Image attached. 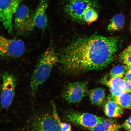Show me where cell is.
Returning a JSON list of instances; mask_svg holds the SVG:
<instances>
[{"mask_svg": "<svg viewBox=\"0 0 131 131\" xmlns=\"http://www.w3.org/2000/svg\"><path fill=\"white\" fill-rule=\"evenodd\" d=\"M118 42L117 38L100 35L80 38L64 49L58 62L69 74L102 70L113 61Z\"/></svg>", "mask_w": 131, "mask_h": 131, "instance_id": "6da1fadb", "label": "cell"}, {"mask_svg": "<svg viewBox=\"0 0 131 131\" xmlns=\"http://www.w3.org/2000/svg\"><path fill=\"white\" fill-rule=\"evenodd\" d=\"M59 58L53 47H50L42 55L31 78V94L34 97L38 88L48 78L52 69L59 62Z\"/></svg>", "mask_w": 131, "mask_h": 131, "instance_id": "7a4b0ae2", "label": "cell"}, {"mask_svg": "<svg viewBox=\"0 0 131 131\" xmlns=\"http://www.w3.org/2000/svg\"><path fill=\"white\" fill-rule=\"evenodd\" d=\"M98 4L95 0H69L66 4L64 9L70 18L78 22H83V15L89 7L96 8Z\"/></svg>", "mask_w": 131, "mask_h": 131, "instance_id": "3957f363", "label": "cell"}, {"mask_svg": "<svg viewBox=\"0 0 131 131\" xmlns=\"http://www.w3.org/2000/svg\"><path fill=\"white\" fill-rule=\"evenodd\" d=\"M88 84L87 82L77 81L68 83L65 86L62 96L69 103H79L87 94Z\"/></svg>", "mask_w": 131, "mask_h": 131, "instance_id": "277c9868", "label": "cell"}, {"mask_svg": "<svg viewBox=\"0 0 131 131\" xmlns=\"http://www.w3.org/2000/svg\"><path fill=\"white\" fill-rule=\"evenodd\" d=\"M14 14L15 27L17 32L24 33L32 30L35 27L34 14L25 5L19 6Z\"/></svg>", "mask_w": 131, "mask_h": 131, "instance_id": "5b68a950", "label": "cell"}, {"mask_svg": "<svg viewBox=\"0 0 131 131\" xmlns=\"http://www.w3.org/2000/svg\"><path fill=\"white\" fill-rule=\"evenodd\" d=\"M2 79L1 105L3 108L7 109L11 105L14 99L16 80L14 75L8 73L3 74Z\"/></svg>", "mask_w": 131, "mask_h": 131, "instance_id": "8992f818", "label": "cell"}, {"mask_svg": "<svg viewBox=\"0 0 131 131\" xmlns=\"http://www.w3.org/2000/svg\"><path fill=\"white\" fill-rule=\"evenodd\" d=\"M64 118L68 122L88 129L94 126L104 118L89 113L70 111L65 113Z\"/></svg>", "mask_w": 131, "mask_h": 131, "instance_id": "52a82bcc", "label": "cell"}, {"mask_svg": "<svg viewBox=\"0 0 131 131\" xmlns=\"http://www.w3.org/2000/svg\"><path fill=\"white\" fill-rule=\"evenodd\" d=\"M23 0H0V22L8 32L12 31L13 15Z\"/></svg>", "mask_w": 131, "mask_h": 131, "instance_id": "ba28073f", "label": "cell"}, {"mask_svg": "<svg viewBox=\"0 0 131 131\" xmlns=\"http://www.w3.org/2000/svg\"><path fill=\"white\" fill-rule=\"evenodd\" d=\"M25 49V45L22 41L7 39L0 36L1 56L19 57L24 53Z\"/></svg>", "mask_w": 131, "mask_h": 131, "instance_id": "9c48e42d", "label": "cell"}, {"mask_svg": "<svg viewBox=\"0 0 131 131\" xmlns=\"http://www.w3.org/2000/svg\"><path fill=\"white\" fill-rule=\"evenodd\" d=\"M28 128L34 131H60L58 123L52 115L42 114L30 122Z\"/></svg>", "mask_w": 131, "mask_h": 131, "instance_id": "30bf717a", "label": "cell"}, {"mask_svg": "<svg viewBox=\"0 0 131 131\" xmlns=\"http://www.w3.org/2000/svg\"><path fill=\"white\" fill-rule=\"evenodd\" d=\"M100 82L108 87L111 95L114 97L118 96L124 92H126V86L125 81L119 77L101 79Z\"/></svg>", "mask_w": 131, "mask_h": 131, "instance_id": "8fae6325", "label": "cell"}, {"mask_svg": "<svg viewBox=\"0 0 131 131\" xmlns=\"http://www.w3.org/2000/svg\"><path fill=\"white\" fill-rule=\"evenodd\" d=\"M48 2V0H39L38 6L34 14L35 27L42 30L45 28L47 24L46 12Z\"/></svg>", "mask_w": 131, "mask_h": 131, "instance_id": "7c38bea8", "label": "cell"}, {"mask_svg": "<svg viewBox=\"0 0 131 131\" xmlns=\"http://www.w3.org/2000/svg\"><path fill=\"white\" fill-rule=\"evenodd\" d=\"M104 111L106 115L109 118L120 117L124 113L123 108L116 102L114 97L111 94L108 97Z\"/></svg>", "mask_w": 131, "mask_h": 131, "instance_id": "4fadbf2b", "label": "cell"}, {"mask_svg": "<svg viewBox=\"0 0 131 131\" xmlns=\"http://www.w3.org/2000/svg\"><path fill=\"white\" fill-rule=\"evenodd\" d=\"M121 126L116 123V121L113 119L104 118L101 122L94 127L87 129L92 131H114L118 130Z\"/></svg>", "mask_w": 131, "mask_h": 131, "instance_id": "5bb4252c", "label": "cell"}, {"mask_svg": "<svg viewBox=\"0 0 131 131\" xmlns=\"http://www.w3.org/2000/svg\"><path fill=\"white\" fill-rule=\"evenodd\" d=\"M89 100L92 104L96 106H101L105 102L106 92L104 88H94L89 91Z\"/></svg>", "mask_w": 131, "mask_h": 131, "instance_id": "9a60e30c", "label": "cell"}, {"mask_svg": "<svg viewBox=\"0 0 131 131\" xmlns=\"http://www.w3.org/2000/svg\"><path fill=\"white\" fill-rule=\"evenodd\" d=\"M125 17L122 14L116 15L111 19L108 25L107 30L110 32H114L121 30L125 24Z\"/></svg>", "mask_w": 131, "mask_h": 131, "instance_id": "2e32d148", "label": "cell"}, {"mask_svg": "<svg viewBox=\"0 0 131 131\" xmlns=\"http://www.w3.org/2000/svg\"><path fill=\"white\" fill-rule=\"evenodd\" d=\"M114 98L116 102L122 108L131 109V95L130 93L124 92Z\"/></svg>", "mask_w": 131, "mask_h": 131, "instance_id": "e0dca14e", "label": "cell"}, {"mask_svg": "<svg viewBox=\"0 0 131 131\" xmlns=\"http://www.w3.org/2000/svg\"><path fill=\"white\" fill-rule=\"evenodd\" d=\"M128 70L127 65H117L111 70L108 75L104 77L106 78L119 77L122 78Z\"/></svg>", "mask_w": 131, "mask_h": 131, "instance_id": "ac0fdd59", "label": "cell"}, {"mask_svg": "<svg viewBox=\"0 0 131 131\" xmlns=\"http://www.w3.org/2000/svg\"><path fill=\"white\" fill-rule=\"evenodd\" d=\"M98 14L95 8L89 7L87 9L83 15V22L90 24L97 20Z\"/></svg>", "mask_w": 131, "mask_h": 131, "instance_id": "d6986e66", "label": "cell"}, {"mask_svg": "<svg viewBox=\"0 0 131 131\" xmlns=\"http://www.w3.org/2000/svg\"><path fill=\"white\" fill-rule=\"evenodd\" d=\"M120 58L124 64L131 65V53H127L124 51L121 54Z\"/></svg>", "mask_w": 131, "mask_h": 131, "instance_id": "ffe728a7", "label": "cell"}, {"mask_svg": "<svg viewBox=\"0 0 131 131\" xmlns=\"http://www.w3.org/2000/svg\"><path fill=\"white\" fill-rule=\"evenodd\" d=\"M123 127L126 130L131 131V116L124 122Z\"/></svg>", "mask_w": 131, "mask_h": 131, "instance_id": "44dd1931", "label": "cell"}, {"mask_svg": "<svg viewBox=\"0 0 131 131\" xmlns=\"http://www.w3.org/2000/svg\"><path fill=\"white\" fill-rule=\"evenodd\" d=\"M60 131H70L71 130V127L70 124L66 123H62L60 125Z\"/></svg>", "mask_w": 131, "mask_h": 131, "instance_id": "7402d4cb", "label": "cell"}, {"mask_svg": "<svg viewBox=\"0 0 131 131\" xmlns=\"http://www.w3.org/2000/svg\"><path fill=\"white\" fill-rule=\"evenodd\" d=\"M123 79L124 81H131V71H128L124 75Z\"/></svg>", "mask_w": 131, "mask_h": 131, "instance_id": "603a6c76", "label": "cell"}, {"mask_svg": "<svg viewBox=\"0 0 131 131\" xmlns=\"http://www.w3.org/2000/svg\"><path fill=\"white\" fill-rule=\"evenodd\" d=\"M125 81L126 86V92L131 93V81Z\"/></svg>", "mask_w": 131, "mask_h": 131, "instance_id": "cb8c5ba5", "label": "cell"}, {"mask_svg": "<svg viewBox=\"0 0 131 131\" xmlns=\"http://www.w3.org/2000/svg\"><path fill=\"white\" fill-rule=\"evenodd\" d=\"M124 51L127 52V53H131V45H129L128 47H127V48L124 50Z\"/></svg>", "mask_w": 131, "mask_h": 131, "instance_id": "d4e9b609", "label": "cell"}, {"mask_svg": "<svg viewBox=\"0 0 131 131\" xmlns=\"http://www.w3.org/2000/svg\"><path fill=\"white\" fill-rule=\"evenodd\" d=\"M127 66L128 69V71H131V65H127Z\"/></svg>", "mask_w": 131, "mask_h": 131, "instance_id": "484cf974", "label": "cell"}, {"mask_svg": "<svg viewBox=\"0 0 131 131\" xmlns=\"http://www.w3.org/2000/svg\"><path fill=\"white\" fill-rule=\"evenodd\" d=\"M130 31L131 32V19L130 24Z\"/></svg>", "mask_w": 131, "mask_h": 131, "instance_id": "4316f807", "label": "cell"}, {"mask_svg": "<svg viewBox=\"0 0 131 131\" xmlns=\"http://www.w3.org/2000/svg\"><path fill=\"white\" fill-rule=\"evenodd\" d=\"M119 1H122V0H119Z\"/></svg>", "mask_w": 131, "mask_h": 131, "instance_id": "83f0119b", "label": "cell"}]
</instances>
